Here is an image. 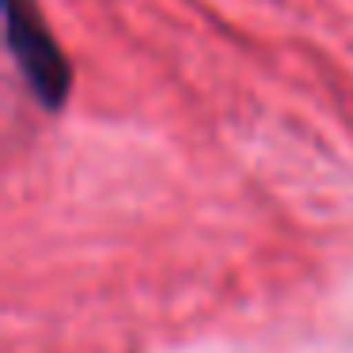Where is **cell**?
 Wrapping results in <instances>:
<instances>
[{
    "label": "cell",
    "instance_id": "cell-1",
    "mask_svg": "<svg viewBox=\"0 0 353 353\" xmlns=\"http://www.w3.org/2000/svg\"><path fill=\"white\" fill-rule=\"evenodd\" d=\"M4 16H8L12 61L19 65L27 88L39 95L42 107H65L72 88V65L65 50L57 46V39L50 34L46 19L39 16L34 0H4Z\"/></svg>",
    "mask_w": 353,
    "mask_h": 353
}]
</instances>
